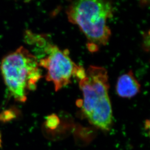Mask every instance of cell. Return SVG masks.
<instances>
[{"instance_id":"1","label":"cell","mask_w":150,"mask_h":150,"mask_svg":"<svg viewBox=\"0 0 150 150\" xmlns=\"http://www.w3.org/2000/svg\"><path fill=\"white\" fill-rule=\"evenodd\" d=\"M79 86L83 95L81 107L85 116L97 127L108 130L112 125L113 114L106 69L91 66L85 77L80 80Z\"/></svg>"},{"instance_id":"2","label":"cell","mask_w":150,"mask_h":150,"mask_svg":"<svg viewBox=\"0 0 150 150\" xmlns=\"http://www.w3.org/2000/svg\"><path fill=\"white\" fill-rule=\"evenodd\" d=\"M38 60L21 46L4 57L0 68L8 91L15 100L24 103L28 94L36 89L42 77Z\"/></svg>"},{"instance_id":"3","label":"cell","mask_w":150,"mask_h":150,"mask_svg":"<svg viewBox=\"0 0 150 150\" xmlns=\"http://www.w3.org/2000/svg\"><path fill=\"white\" fill-rule=\"evenodd\" d=\"M113 7L110 1H78L71 4L67 10L68 20L79 27L92 47L105 45L108 42L111 32L107 25L108 20L113 16Z\"/></svg>"},{"instance_id":"4","label":"cell","mask_w":150,"mask_h":150,"mask_svg":"<svg viewBox=\"0 0 150 150\" xmlns=\"http://www.w3.org/2000/svg\"><path fill=\"white\" fill-rule=\"evenodd\" d=\"M44 51L47 55L39 60L38 64L47 70L46 79L53 83L56 91L69 85L73 76L80 78L85 74L83 68L71 59L68 51H62L50 44Z\"/></svg>"},{"instance_id":"5","label":"cell","mask_w":150,"mask_h":150,"mask_svg":"<svg viewBox=\"0 0 150 150\" xmlns=\"http://www.w3.org/2000/svg\"><path fill=\"white\" fill-rule=\"evenodd\" d=\"M116 92L119 96L130 98L139 92L140 85L132 71L120 76L117 83Z\"/></svg>"},{"instance_id":"6","label":"cell","mask_w":150,"mask_h":150,"mask_svg":"<svg viewBox=\"0 0 150 150\" xmlns=\"http://www.w3.org/2000/svg\"><path fill=\"white\" fill-rule=\"evenodd\" d=\"M18 110L14 108L6 109L0 113V121L6 123L13 120L18 116Z\"/></svg>"},{"instance_id":"7","label":"cell","mask_w":150,"mask_h":150,"mask_svg":"<svg viewBox=\"0 0 150 150\" xmlns=\"http://www.w3.org/2000/svg\"><path fill=\"white\" fill-rule=\"evenodd\" d=\"M59 123V119L55 114H52L46 117L45 126L49 129L54 130L58 127Z\"/></svg>"},{"instance_id":"8","label":"cell","mask_w":150,"mask_h":150,"mask_svg":"<svg viewBox=\"0 0 150 150\" xmlns=\"http://www.w3.org/2000/svg\"><path fill=\"white\" fill-rule=\"evenodd\" d=\"M1 132H0V148L1 147V142H2V141H1Z\"/></svg>"}]
</instances>
